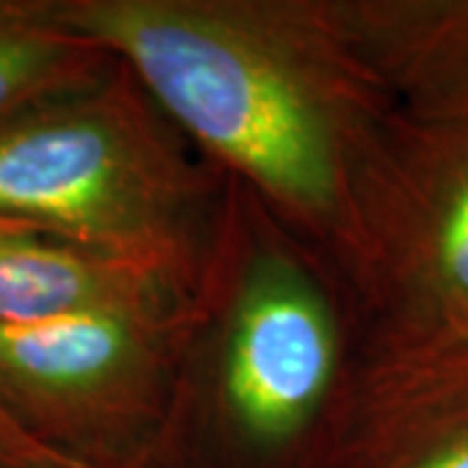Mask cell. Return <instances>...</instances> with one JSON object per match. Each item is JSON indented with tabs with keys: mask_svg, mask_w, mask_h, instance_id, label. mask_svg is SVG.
<instances>
[{
	"mask_svg": "<svg viewBox=\"0 0 468 468\" xmlns=\"http://www.w3.org/2000/svg\"><path fill=\"white\" fill-rule=\"evenodd\" d=\"M79 37L120 50L211 149L268 187L325 203L334 156L315 104L266 55L196 18L131 3L58 11Z\"/></svg>",
	"mask_w": 468,
	"mask_h": 468,
	"instance_id": "cell-1",
	"label": "cell"
},
{
	"mask_svg": "<svg viewBox=\"0 0 468 468\" xmlns=\"http://www.w3.org/2000/svg\"><path fill=\"white\" fill-rule=\"evenodd\" d=\"M128 208L125 146L100 112L45 110L0 125V224L97 239Z\"/></svg>",
	"mask_w": 468,
	"mask_h": 468,
	"instance_id": "cell-2",
	"label": "cell"
},
{
	"mask_svg": "<svg viewBox=\"0 0 468 468\" xmlns=\"http://www.w3.org/2000/svg\"><path fill=\"white\" fill-rule=\"evenodd\" d=\"M334 369L328 320L300 286H261L237 320L229 351V396L242 424L261 440L300 427Z\"/></svg>",
	"mask_w": 468,
	"mask_h": 468,
	"instance_id": "cell-3",
	"label": "cell"
},
{
	"mask_svg": "<svg viewBox=\"0 0 468 468\" xmlns=\"http://www.w3.org/2000/svg\"><path fill=\"white\" fill-rule=\"evenodd\" d=\"M133 349L128 320L112 304L0 328V393L37 417L66 421L101 396Z\"/></svg>",
	"mask_w": 468,
	"mask_h": 468,
	"instance_id": "cell-4",
	"label": "cell"
},
{
	"mask_svg": "<svg viewBox=\"0 0 468 468\" xmlns=\"http://www.w3.org/2000/svg\"><path fill=\"white\" fill-rule=\"evenodd\" d=\"M107 268L73 245L0 224V328L110 304Z\"/></svg>",
	"mask_w": 468,
	"mask_h": 468,
	"instance_id": "cell-5",
	"label": "cell"
},
{
	"mask_svg": "<svg viewBox=\"0 0 468 468\" xmlns=\"http://www.w3.org/2000/svg\"><path fill=\"white\" fill-rule=\"evenodd\" d=\"M76 34L55 14L0 8V125L70 73Z\"/></svg>",
	"mask_w": 468,
	"mask_h": 468,
	"instance_id": "cell-6",
	"label": "cell"
},
{
	"mask_svg": "<svg viewBox=\"0 0 468 468\" xmlns=\"http://www.w3.org/2000/svg\"><path fill=\"white\" fill-rule=\"evenodd\" d=\"M437 276L455 297L468 300V183L448 203L435 248Z\"/></svg>",
	"mask_w": 468,
	"mask_h": 468,
	"instance_id": "cell-7",
	"label": "cell"
},
{
	"mask_svg": "<svg viewBox=\"0 0 468 468\" xmlns=\"http://www.w3.org/2000/svg\"><path fill=\"white\" fill-rule=\"evenodd\" d=\"M0 468H60L58 461L39 448L24 442L18 430H14L0 414Z\"/></svg>",
	"mask_w": 468,
	"mask_h": 468,
	"instance_id": "cell-8",
	"label": "cell"
},
{
	"mask_svg": "<svg viewBox=\"0 0 468 468\" xmlns=\"http://www.w3.org/2000/svg\"><path fill=\"white\" fill-rule=\"evenodd\" d=\"M401 468H468V435L448 440Z\"/></svg>",
	"mask_w": 468,
	"mask_h": 468,
	"instance_id": "cell-9",
	"label": "cell"
}]
</instances>
